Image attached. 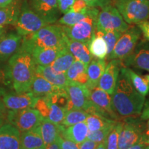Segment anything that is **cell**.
<instances>
[{"mask_svg":"<svg viewBox=\"0 0 149 149\" xmlns=\"http://www.w3.org/2000/svg\"><path fill=\"white\" fill-rule=\"evenodd\" d=\"M145 97L137 92L127 78L120 73L111 97L112 107L120 117H137L141 115Z\"/></svg>","mask_w":149,"mask_h":149,"instance_id":"obj_1","label":"cell"},{"mask_svg":"<svg viewBox=\"0 0 149 149\" xmlns=\"http://www.w3.org/2000/svg\"><path fill=\"white\" fill-rule=\"evenodd\" d=\"M36 66L31 54L22 48L10 57L6 70L16 93L29 91L35 76Z\"/></svg>","mask_w":149,"mask_h":149,"instance_id":"obj_2","label":"cell"},{"mask_svg":"<svg viewBox=\"0 0 149 149\" xmlns=\"http://www.w3.org/2000/svg\"><path fill=\"white\" fill-rule=\"evenodd\" d=\"M67 37L59 24H48L33 34L24 36L20 48L29 52L35 47H66Z\"/></svg>","mask_w":149,"mask_h":149,"instance_id":"obj_3","label":"cell"},{"mask_svg":"<svg viewBox=\"0 0 149 149\" xmlns=\"http://www.w3.org/2000/svg\"><path fill=\"white\" fill-rule=\"evenodd\" d=\"M113 6L128 24H139L149 19L148 0H114Z\"/></svg>","mask_w":149,"mask_h":149,"instance_id":"obj_4","label":"cell"},{"mask_svg":"<svg viewBox=\"0 0 149 149\" xmlns=\"http://www.w3.org/2000/svg\"><path fill=\"white\" fill-rule=\"evenodd\" d=\"M98 8L92 7L90 13L86 17L72 26H62V29L67 37L88 45L96 31L97 17Z\"/></svg>","mask_w":149,"mask_h":149,"instance_id":"obj_5","label":"cell"},{"mask_svg":"<svg viewBox=\"0 0 149 149\" xmlns=\"http://www.w3.org/2000/svg\"><path fill=\"white\" fill-rule=\"evenodd\" d=\"M48 24L31 8L27 0H24L17 19L14 25L18 34L22 37L31 35Z\"/></svg>","mask_w":149,"mask_h":149,"instance_id":"obj_6","label":"cell"},{"mask_svg":"<svg viewBox=\"0 0 149 149\" xmlns=\"http://www.w3.org/2000/svg\"><path fill=\"white\" fill-rule=\"evenodd\" d=\"M129 26L130 25L124 21L118 10L110 3L99 12L97 17L95 31H116L123 33Z\"/></svg>","mask_w":149,"mask_h":149,"instance_id":"obj_7","label":"cell"},{"mask_svg":"<svg viewBox=\"0 0 149 149\" xmlns=\"http://www.w3.org/2000/svg\"><path fill=\"white\" fill-rule=\"evenodd\" d=\"M141 31L137 26H130L121 35L112 53L107 56L108 60L119 59L124 60L133 53L141 37Z\"/></svg>","mask_w":149,"mask_h":149,"instance_id":"obj_8","label":"cell"},{"mask_svg":"<svg viewBox=\"0 0 149 149\" xmlns=\"http://www.w3.org/2000/svg\"><path fill=\"white\" fill-rule=\"evenodd\" d=\"M7 120L10 124L22 133L40 126L44 117L35 109L26 108L17 111L9 110L7 113Z\"/></svg>","mask_w":149,"mask_h":149,"instance_id":"obj_9","label":"cell"},{"mask_svg":"<svg viewBox=\"0 0 149 149\" xmlns=\"http://www.w3.org/2000/svg\"><path fill=\"white\" fill-rule=\"evenodd\" d=\"M122 126L119 135L118 148L126 149L141 141L145 124L133 117L122 121Z\"/></svg>","mask_w":149,"mask_h":149,"instance_id":"obj_10","label":"cell"},{"mask_svg":"<svg viewBox=\"0 0 149 149\" xmlns=\"http://www.w3.org/2000/svg\"><path fill=\"white\" fill-rule=\"evenodd\" d=\"M70 101V109H81L90 113H94L95 108L90 100V91L86 85L68 81L65 88Z\"/></svg>","mask_w":149,"mask_h":149,"instance_id":"obj_11","label":"cell"},{"mask_svg":"<svg viewBox=\"0 0 149 149\" xmlns=\"http://www.w3.org/2000/svg\"><path fill=\"white\" fill-rule=\"evenodd\" d=\"M89 91L90 100L95 107V113L112 120L117 121L120 120V116L112 107L111 95L98 86L95 87Z\"/></svg>","mask_w":149,"mask_h":149,"instance_id":"obj_12","label":"cell"},{"mask_svg":"<svg viewBox=\"0 0 149 149\" xmlns=\"http://www.w3.org/2000/svg\"><path fill=\"white\" fill-rule=\"evenodd\" d=\"M0 95L6 109L13 111L33 108L39 98L30 91L21 93H6L4 89L0 90Z\"/></svg>","mask_w":149,"mask_h":149,"instance_id":"obj_13","label":"cell"},{"mask_svg":"<svg viewBox=\"0 0 149 149\" xmlns=\"http://www.w3.org/2000/svg\"><path fill=\"white\" fill-rule=\"evenodd\" d=\"M31 8L49 24L55 23L59 19L61 13L57 0H29Z\"/></svg>","mask_w":149,"mask_h":149,"instance_id":"obj_14","label":"cell"},{"mask_svg":"<svg viewBox=\"0 0 149 149\" xmlns=\"http://www.w3.org/2000/svg\"><path fill=\"white\" fill-rule=\"evenodd\" d=\"M122 66H123L122 61L115 59H111L106 66L97 86L112 95L116 87Z\"/></svg>","mask_w":149,"mask_h":149,"instance_id":"obj_15","label":"cell"},{"mask_svg":"<svg viewBox=\"0 0 149 149\" xmlns=\"http://www.w3.org/2000/svg\"><path fill=\"white\" fill-rule=\"evenodd\" d=\"M122 62L124 66H133L149 71V42L137 43L133 53Z\"/></svg>","mask_w":149,"mask_h":149,"instance_id":"obj_16","label":"cell"},{"mask_svg":"<svg viewBox=\"0 0 149 149\" xmlns=\"http://www.w3.org/2000/svg\"><path fill=\"white\" fill-rule=\"evenodd\" d=\"M23 37L17 33H10L0 37V61L10 59L21 46Z\"/></svg>","mask_w":149,"mask_h":149,"instance_id":"obj_17","label":"cell"},{"mask_svg":"<svg viewBox=\"0 0 149 149\" xmlns=\"http://www.w3.org/2000/svg\"><path fill=\"white\" fill-rule=\"evenodd\" d=\"M21 133L10 124L0 128V149H22Z\"/></svg>","mask_w":149,"mask_h":149,"instance_id":"obj_18","label":"cell"},{"mask_svg":"<svg viewBox=\"0 0 149 149\" xmlns=\"http://www.w3.org/2000/svg\"><path fill=\"white\" fill-rule=\"evenodd\" d=\"M120 73L127 78L133 88L141 95L146 96L149 93V74L141 75L129 67L122 66Z\"/></svg>","mask_w":149,"mask_h":149,"instance_id":"obj_19","label":"cell"},{"mask_svg":"<svg viewBox=\"0 0 149 149\" xmlns=\"http://www.w3.org/2000/svg\"><path fill=\"white\" fill-rule=\"evenodd\" d=\"M35 74L41 76L53 85L60 88H66L68 82L66 73L55 72L50 65L49 66L37 65L35 68Z\"/></svg>","mask_w":149,"mask_h":149,"instance_id":"obj_20","label":"cell"},{"mask_svg":"<svg viewBox=\"0 0 149 149\" xmlns=\"http://www.w3.org/2000/svg\"><path fill=\"white\" fill-rule=\"evenodd\" d=\"M66 48V47H65ZM63 48H32L29 53L31 54L35 64L40 66H49L63 51Z\"/></svg>","mask_w":149,"mask_h":149,"instance_id":"obj_21","label":"cell"},{"mask_svg":"<svg viewBox=\"0 0 149 149\" xmlns=\"http://www.w3.org/2000/svg\"><path fill=\"white\" fill-rule=\"evenodd\" d=\"M107 66V62L104 59L93 58L87 66L88 82L86 86L88 90H91L97 86L99 81L103 74Z\"/></svg>","mask_w":149,"mask_h":149,"instance_id":"obj_22","label":"cell"},{"mask_svg":"<svg viewBox=\"0 0 149 149\" xmlns=\"http://www.w3.org/2000/svg\"><path fill=\"white\" fill-rule=\"evenodd\" d=\"M65 126L62 124H57L44 119L40 124V130L44 145L47 146L57 140Z\"/></svg>","mask_w":149,"mask_h":149,"instance_id":"obj_23","label":"cell"},{"mask_svg":"<svg viewBox=\"0 0 149 149\" xmlns=\"http://www.w3.org/2000/svg\"><path fill=\"white\" fill-rule=\"evenodd\" d=\"M66 42L67 48L73 55L74 59L88 66L93 59V55L88 50V45L78 41L70 40L68 37L66 38Z\"/></svg>","mask_w":149,"mask_h":149,"instance_id":"obj_24","label":"cell"},{"mask_svg":"<svg viewBox=\"0 0 149 149\" xmlns=\"http://www.w3.org/2000/svg\"><path fill=\"white\" fill-rule=\"evenodd\" d=\"M88 133V129L85 122L77 123L74 125L65 126L62 132L61 136L64 138L74 141L76 144H79L83 142L87 138Z\"/></svg>","mask_w":149,"mask_h":149,"instance_id":"obj_25","label":"cell"},{"mask_svg":"<svg viewBox=\"0 0 149 149\" xmlns=\"http://www.w3.org/2000/svg\"><path fill=\"white\" fill-rule=\"evenodd\" d=\"M61 89L55 86L41 76L35 74L29 91L37 97H43L53 94Z\"/></svg>","mask_w":149,"mask_h":149,"instance_id":"obj_26","label":"cell"},{"mask_svg":"<svg viewBox=\"0 0 149 149\" xmlns=\"http://www.w3.org/2000/svg\"><path fill=\"white\" fill-rule=\"evenodd\" d=\"M20 137L22 149H35L45 146L41 134L40 125L31 130L22 132Z\"/></svg>","mask_w":149,"mask_h":149,"instance_id":"obj_27","label":"cell"},{"mask_svg":"<svg viewBox=\"0 0 149 149\" xmlns=\"http://www.w3.org/2000/svg\"><path fill=\"white\" fill-rule=\"evenodd\" d=\"M22 3L20 0H14L10 4L0 8V28L7 25H15L20 12Z\"/></svg>","mask_w":149,"mask_h":149,"instance_id":"obj_28","label":"cell"},{"mask_svg":"<svg viewBox=\"0 0 149 149\" xmlns=\"http://www.w3.org/2000/svg\"><path fill=\"white\" fill-rule=\"evenodd\" d=\"M65 73L68 81L86 86L88 82L87 65L81 61L75 59Z\"/></svg>","mask_w":149,"mask_h":149,"instance_id":"obj_29","label":"cell"},{"mask_svg":"<svg viewBox=\"0 0 149 149\" xmlns=\"http://www.w3.org/2000/svg\"><path fill=\"white\" fill-rule=\"evenodd\" d=\"M88 48L93 57L100 59H104L107 57V44L101 35L95 33L88 43Z\"/></svg>","mask_w":149,"mask_h":149,"instance_id":"obj_30","label":"cell"},{"mask_svg":"<svg viewBox=\"0 0 149 149\" xmlns=\"http://www.w3.org/2000/svg\"><path fill=\"white\" fill-rule=\"evenodd\" d=\"M117 120L107 118L99 113H90L87 117L85 122L88 127V131H95L115 124Z\"/></svg>","mask_w":149,"mask_h":149,"instance_id":"obj_31","label":"cell"},{"mask_svg":"<svg viewBox=\"0 0 149 149\" xmlns=\"http://www.w3.org/2000/svg\"><path fill=\"white\" fill-rule=\"evenodd\" d=\"M75 60L73 55L66 47L63 49L52 64L50 65L53 70L57 72H66Z\"/></svg>","mask_w":149,"mask_h":149,"instance_id":"obj_32","label":"cell"},{"mask_svg":"<svg viewBox=\"0 0 149 149\" xmlns=\"http://www.w3.org/2000/svg\"><path fill=\"white\" fill-rule=\"evenodd\" d=\"M92 7L87 6L84 10L79 11V12H73L70 11L64 14V15L61 17L57 20V23L59 25L62 26H72L74 24L78 23L84 19L90 13Z\"/></svg>","mask_w":149,"mask_h":149,"instance_id":"obj_33","label":"cell"},{"mask_svg":"<svg viewBox=\"0 0 149 149\" xmlns=\"http://www.w3.org/2000/svg\"><path fill=\"white\" fill-rule=\"evenodd\" d=\"M89 113L81 109H72L66 111L64 120L61 124L64 126H70L77 123L84 122L86 120Z\"/></svg>","mask_w":149,"mask_h":149,"instance_id":"obj_34","label":"cell"},{"mask_svg":"<svg viewBox=\"0 0 149 149\" xmlns=\"http://www.w3.org/2000/svg\"><path fill=\"white\" fill-rule=\"evenodd\" d=\"M122 121H117L113 125V128L108 135L104 144L107 149H119L118 141L121 129H122Z\"/></svg>","mask_w":149,"mask_h":149,"instance_id":"obj_35","label":"cell"},{"mask_svg":"<svg viewBox=\"0 0 149 149\" xmlns=\"http://www.w3.org/2000/svg\"><path fill=\"white\" fill-rule=\"evenodd\" d=\"M47 98V97H46ZM48 106H49V110H48V114L47 117V120H50L51 122L55 123L57 124H61V122L64 120L66 110L61 108L56 104H52L48 100Z\"/></svg>","mask_w":149,"mask_h":149,"instance_id":"obj_36","label":"cell"},{"mask_svg":"<svg viewBox=\"0 0 149 149\" xmlns=\"http://www.w3.org/2000/svg\"><path fill=\"white\" fill-rule=\"evenodd\" d=\"M97 34L101 35L105 40L106 43L107 44L108 47V55L109 56L110 54L112 53L113 48H114L115 44L119 40L121 35L122 34V33L118 32L116 31H106V32H100V31H95Z\"/></svg>","mask_w":149,"mask_h":149,"instance_id":"obj_37","label":"cell"},{"mask_svg":"<svg viewBox=\"0 0 149 149\" xmlns=\"http://www.w3.org/2000/svg\"><path fill=\"white\" fill-rule=\"evenodd\" d=\"M113 125L108 126V127L104 128L103 129L95 130V131H88L86 139H88L91 141H95V142L97 143V144L104 142L106 139H107L108 135H109L110 131H111L112 128H113Z\"/></svg>","mask_w":149,"mask_h":149,"instance_id":"obj_38","label":"cell"},{"mask_svg":"<svg viewBox=\"0 0 149 149\" xmlns=\"http://www.w3.org/2000/svg\"><path fill=\"white\" fill-rule=\"evenodd\" d=\"M60 149H79V144H76L74 141H70L69 139L64 138L60 135L57 138Z\"/></svg>","mask_w":149,"mask_h":149,"instance_id":"obj_39","label":"cell"},{"mask_svg":"<svg viewBox=\"0 0 149 149\" xmlns=\"http://www.w3.org/2000/svg\"><path fill=\"white\" fill-rule=\"evenodd\" d=\"M75 0H57L59 10L61 13L66 14L71 10V8Z\"/></svg>","mask_w":149,"mask_h":149,"instance_id":"obj_40","label":"cell"},{"mask_svg":"<svg viewBox=\"0 0 149 149\" xmlns=\"http://www.w3.org/2000/svg\"><path fill=\"white\" fill-rule=\"evenodd\" d=\"M88 6L95 8H104L111 3V0H84Z\"/></svg>","mask_w":149,"mask_h":149,"instance_id":"obj_41","label":"cell"},{"mask_svg":"<svg viewBox=\"0 0 149 149\" xmlns=\"http://www.w3.org/2000/svg\"><path fill=\"white\" fill-rule=\"evenodd\" d=\"M137 27L139 28L144 36V40L149 42V21H145L141 23L137 24Z\"/></svg>","mask_w":149,"mask_h":149,"instance_id":"obj_42","label":"cell"},{"mask_svg":"<svg viewBox=\"0 0 149 149\" xmlns=\"http://www.w3.org/2000/svg\"><path fill=\"white\" fill-rule=\"evenodd\" d=\"M11 84L10 79H9L7 70H3L0 69V90L3 89V86H7Z\"/></svg>","mask_w":149,"mask_h":149,"instance_id":"obj_43","label":"cell"},{"mask_svg":"<svg viewBox=\"0 0 149 149\" xmlns=\"http://www.w3.org/2000/svg\"><path fill=\"white\" fill-rule=\"evenodd\" d=\"M88 6L86 4V3L85 2L84 0H75L74 2L73 3V5H72L71 10L73 11V12H79V11H81L86 8Z\"/></svg>","mask_w":149,"mask_h":149,"instance_id":"obj_44","label":"cell"},{"mask_svg":"<svg viewBox=\"0 0 149 149\" xmlns=\"http://www.w3.org/2000/svg\"><path fill=\"white\" fill-rule=\"evenodd\" d=\"M97 143L91 141L90 139H85L83 142L79 144V149H96L97 146H98Z\"/></svg>","mask_w":149,"mask_h":149,"instance_id":"obj_45","label":"cell"},{"mask_svg":"<svg viewBox=\"0 0 149 149\" xmlns=\"http://www.w3.org/2000/svg\"><path fill=\"white\" fill-rule=\"evenodd\" d=\"M144 109L141 111L140 115L141 120H146L149 119V100L145 101L144 105Z\"/></svg>","mask_w":149,"mask_h":149,"instance_id":"obj_46","label":"cell"},{"mask_svg":"<svg viewBox=\"0 0 149 149\" xmlns=\"http://www.w3.org/2000/svg\"><path fill=\"white\" fill-rule=\"evenodd\" d=\"M141 141L145 143L147 145L149 144V119L148 120L146 124H145V129Z\"/></svg>","mask_w":149,"mask_h":149,"instance_id":"obj_47","label":"cell"},{"mask_svg":"<svg viewBox=\"0 0 149 149\" xmlns=\"http://www.w3.org/2000/svg\"><path fill=\"white\" fill-rule=\"evenodd\" d=\"M146 146H147V144H145V143L142 142V141H139V142L133 145V146H130L129 148H128L126 149H145Z\"/></svg>","mask_w":149,"mask_h":149,"instance_id":"obj_48","label":"cell"},{"mask_svg":"<svg viewBox=\"0 0 149 149\" xmlns=\"http://www.w3.org/2000/svg\"><path fill=\"white\" fill-rule=\"evenodd\" d=\"M46 149H60L59 148V145L58 141H55V142L52 143L51 144H48L46 146Z\"/></svg>","mask_w":149,"mask_h":149,"instance_id":"obj_49","label":"cell"},{"mask_svg":"<svg viewBox=\"0 0 149 149\" xmlns=\"http://www.w3.org/2000/svg\"><path fill=\"white\" fill-rule=\"evenodd\" d=\"M14 0H0V8L7 6L13 1Z\"/></svg>","mask_w":149,"mask_h":149,"instance_id":"obj_50","label":"cell"},{"mask_svg":"<svg viewBox=\"0 0 149 149\" xmlns=\"http://www.w3.org/2000/svg\"><path fill=\"white\" fill-rule=\"evenodd\" d=\"M6 115V108L3 105L2 101L0 100V117Z\"/></svg>","mask_w":149,"mask_h":149,"instance_id":"obj_51","label":"cell"},{"mask_svg":"<svg viewBox=\"0 0 149 149\" xmlns=\"http://www.w3.org/2000/svg\"><path fill=\"white\" fill-rule=\"evenodd\" d=\"M96 149H107L104 142H102V143H100V144H99L98 146H97Z\"/></svg>","mask_w":149,"mask_h":149,"instance_id":"obj_52","label":"cell"},{"mask_svg":"<svg viewBox=\"0 0 149 149\" xmlns=\"http://www.w3.org/2000/svg\"><path fill=\"white\" fill-rule=\"evenodd\" d=\"M5 117L6 115L0 117V128H1V126L3 125V123H4V120H5Z\"/></svg>","mask_w":149,"mask_h":149,"instance_id":"obj_53","label":"cell"},{"mask_svg":"<svg viewBox=\"0 0 149 149\" xmlns=\"http://www.w3.org/2000/svg\"><path fill=\"white\" fill-rule=\"evenodd\" d=\"M4 32H5L4 28H0V37L4 34Z\"/></svg>","mask_w":149,"mask_h":149,"instance_id":"obj_54","label":"cell"},{"mask_svg":"<svg viewBox=\"0 0 149 149\" xmlns=\"http://www.w3.org/2000/svg\"><path fill=\"white\" fill-rule=\"evenodd\" d=\"M46 146H43L42 147H40V148H37L35 149H46Z\"/></svg>","mask_w":149,"mask_h":149,"instance_id":"obj_55","label":"cell"},{"mask_svg":"<svg viewBox=\"0 0 149 149\" xmlns=\"http://www.w3.org/2000/svg\"><path fill=\"white\" fill-rule=\"evenodd\" d=\"M145 149H149V144H148V145H147L146 148H145Z\"/></svg>","mask_w":149,"mask_h":149,"instance_id":"obj_56","label":"cell"},{"mask_svg":"<svg viewBox=\"0 0 149 149\" xmlns=\"http://www.w3.org/2000/svg\"><path fill=\"white\" fill-rule=\"evenodd\" d=\"M148 1H149V0H148Z\"/></svg>","mask_w":149,"mask_h":149,"instance_id":"obj_57","label":"cell"}]
</instances>
